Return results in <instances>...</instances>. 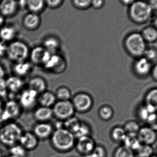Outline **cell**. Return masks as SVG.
<instances>
[{
	"mask_svg": "<svg viewBox=\"0 0 157 157\" xmlns=\"http://www.w3.org/2000/svg\"><path fill=\"white\" fill-rule=\"evenodd\" d=\"M123 145L127 147L131 150L136 152L142 145L137 136H127L123 142Z\"/></svg>",
	"mask_w": 157,
	"mask_h": 157,
	"instance_id": "35",
	"label": "cell"
},
{
	"mask_svg": "<svg viewBox=\"0 0 157 157\" xmlns=\"http://www.w3.org/2000/svg\"><path fill=\"white\" fill-rule=\"evenodd\" d=\"M106 149L101 145H96L92 152L83 157H107Z\"/></svg>",
	"mask_w": 157,
	"mask_h": 157,
	"instance_id": "41",
	"label": "cell"
},
{
	"mask_svg": "<svg viewBox=\"0 0 157 157\" xmlns=\"http://www.w3.org/2000/svg\"><path fill=\"white\" fill-rule=\"evenodd\" d=\"M9 91L6 84L5 78L0 81V98L4 101L8 98Z\"/></svg>",
	"mask_w": 157,
	"mask_h": 157,
	"instance_id": "43",
	"label": "cell"
},
{
	"mask_svg": "<svg viewBox=\"0 0 157 157\" xmlns=\"http://www.w3.org/2000/svg\"><path fill=\"white\" fill-rule=\"evenodd\" d=\"M153 13L147 1L144 0H137L128 6V17L136 25H143L148 23L153 17Z\"/></svg>",
	"mask_w": 157,
	"mask_h": 157,
	"instance_id": "1",
	"label": "cell"
},
{
	"mask_svg": "<svg viewBox=\"0 0 157 157\" xmlns=\"http://www.w3.org/2000/svg\"><path fill=\"white\" fill-rule=\"evenodd\" d=\"M154 152L152 146L142 144L135 154L137 157H151L154 155Z\"/></svg>",
	"mask_w": 157,
	"mask_h": 157,
	"instance_id": "37",
	"label": "cell"
},
{
	"mask_svg": "<svg viewBox=\"0 0 157 157\" xmlns=\"http://www.w3.org/2000/svg\"><path fill=\"white\" fill-rule=\"evenodd\" d=\"M140 33L147 43L157 42V29L152 25L145 26Z\"/></svg>",
	"mask_w": 157,
	"mask_h": 157,
	"instance_id": "26",
	"label": "cell"
},
{
	"mask_svg": "<svg viewBox=\"0 0 157 157\" xmlns=\"http://www.w3.org/2000/svg\"><path fill=\"white\" fill-rule=\"evenodd\" d=\"M6 71L3 65L0 63V81L6 78Z\"/></svg>",
	"mask_w": 157,
	"mask_h": 157,
	"instance_id": "49",
	"label": "cell"
},
{
	"mask_svg": "<svg viewBox=\"0 0 157 157\" xmlns=\"http://www.w3.org/2000/svg\"><path fill=\"white\" fill-rule=\"evenodd\" d=\"M8 148L10 153L9 155L16 157H26L28 152L19 144L14 145Z\"/></svg>",
	"mask_w": 157,
	"mask_h": 157,
	"instance_id": "39",
	"label": "cell"
},
{
	"mask_svg": "<svg viewBox=\"0 0 157 157\" xmlns=\"http://www.w3.org/2000/svg\"><path fill=\"white\" fill-rule=\"evenodd\" d=\"M33 67L34 65L29 60L13 63L12 66L13 75L24 78L32 72Z\"/></svg>",
	"mask_w": 157,
	"mask_h": 157,
	"instance_id": "20",
	"label": "cell"
},
{
	"mask_svg": "<svg viewBox=\"0 0 157 157\" xmlns=\"http://www.w3.org/2000/svg\"><path fill=\"white\" fill-rule=\"evenodd\" d=\"M137 138L143 144L152 146L157 140V132L148 126L141 127Z\"/></svg>",
	"mask_w": 157,
	"mask_h": 157,
	"instance_id": "16",
	"label": "cell"
},
{
	"mask_svg": "<svg viewBox=\"0 0 157 157\" xmlns=\"http://www.w3.org/2000/svg\"><path fill=\"white\" fill-rule=\"evenodd\" d=\"M39 140L32 132H24L19 143L27 151L34 150L37 147Z\"/></svg>",
	"mask_w": 157,
	"mask_h": 157,
	"instance_id": "19",
	"label": "cell"
},
{
	"mask_svg": "<svg viewBox=\"0 0 157 157\" xmlns=\"http://www.w3.org/2000/svg\"><path fill=\"white\" fill-rule=\"evenodd\" d=\"M151 20H152V25L154 26L157 29V14L155 16L153 17Z\"/></svg>",
	"mask_w": 157,
	"mask_h": 157,
	"instance_id": "52",
	"label": "cell"
},
{
	"mask_svg": "<svg viewBox=\"0 0 157 157\" xmlns=\"http://www.w3.org/2000/svg\"><path fill=\"white\" fill-rule=\"evenodd\" d=\"M157 113L155 110L148 105L144 104L139 105L136 109V116L139 120L146 123L150 114Z\"/></svg>",
	"mask_w": 157,
	"mask_h": 157,
	"instance_id": "27",
	"label": "cell"
},
{
	"mask_svg": "<svg viewBox=\"0 0 157 157\" xmlns=\"http://www.w3.org/2000/svg\"></svg>",
	"mask_w": 157,
	"mask_h": 157,
	"instance_id": "60",
	"label": "cell"
},
{
	"mask_svg": "<svg viewBox=\"0 0 157 157\" xmlns=\"http://www.w3.org/2000/svg\"><path fill=\"white\" fill-rule=\"evenodd\" d=\"M136 1L137 0H120L122 4L127 6H130Z\"/></svg>",
	"mask_w": 157,
	"mask_h": 157,
	"instance_id": "51",
	"label": "cell"
},
{
	"mask_svg": "<svg viewBox=\"0 0 157 157\" xmlns=\"http://www.w3.org/2000/svg\"><path fill=\"white\" fill-rule=\"evenodd\" d=\"M144 57L152 63L157 61V48L154 46L147 47Z\"/></svg>",
	"mask_w": 157,
	"mask_h": 157,
	"instance_id": "40",
	"label": "cell"
},
{
	"mask_svg": "<svg viewBox=\"0 0 157 157\" xmlns=\"http://www.w3.org/2000/svg\"><path fill=\"white\" fill-rule=\"evenodd\" d=\"M153 66L152 63L143 56L135 59L132 64L133 72L139 78H146L151 75Z\"/></svg>",
	"mask_w": 157,
	"mask_h": 157,
	"instance_id": "12",
	"label": "cell"
},
{
	"mask_svg": "<svg viewBox=\"0 0 157 157\" xmlns=\"http://www.w3.org/2000/svg\"><path fill=\"white\" fill-rule=\"evenodd\" d=\"M33 116L38 122H48L54 117L52 108L40 106L35 109Z\"/></svg>",
	"mask_w": 157,
	"mask_h": 157,
	"instance_id": "21",
	"label": "cell"
},
{
	"mask_svg": "<svg viewBox=\"0 0 157 157\" xmlns=\"http://www.w3.org/2000/svg\"><path fill=\"white\" fill-rule=\"evenodd\" d=\"M50 139L52 147L57 151L63 153L73 149L76 141L75 135L64 128L54 130Z\"/></svg>",
	"mask_w": 157,
	"mask_h": 157,
	"instance_id": "2",
	"label": "cell"
},
{
	"mask_svg": "<svg viewBox=\"0 0 157 157\" xmlns=\"http://www.w3.org/2000/svg\"><path fill=\"white\" fill-rule=\"evenodd\" d=\"M126 136L127 135L123 126H115L110 132L111 138L115 143H123Z\"/></svg>",
	"mask_w": 157,
	"mask_h": 157,
	"instance_id": "31",
	"label": "cell"
},
{
	"mask_svg": "<svg viewBox=\"0 0 157 157\" xmlns=\"http://www.w3.org/2000/svg\"><path fill=\"white\" fill-rule=\"evenodd\" d=\"M26 8L31 13L40 14L47 6L45 0H26Z\"/></svg>",
	"mask_w": 157,
	"mask_h": 157,
	"instance_id": "28",
	"label": "cell"
},
{
	"mask_svg": "<svg viewBox=\"0 0 157 157\" xmlns=\"http://www.w3.org/2000/svg\"><path fill=\"white\" fill-rule=\"evenodd\" d=\"M55 94L57 101L71 100L72 98L71 91L66 86H61L58 87Z\"/></svg>",
	"mask_w": 157,
	"mask_h": 157,
	"instance_id": "34",
	"label": "cell"
},
{
	"mask_svg": "<svg viewBox=\"0 0 157 157\" xmlns=\"http://www.w3.org/2000/svg\"><path fill=\"white\" fill-rule=\"evenodd\" d=\"M98 113V116L101 120L107 121L113 118L114 110L110 105H103L99 108Z\"/></svg>",
	"mask_w": 157,
	"mask_h": 157,
	"instance_id": "32",
	"label": "cell"
},
{
	"mask_svg": "<svg viewBox=\"0 0 157 157\" xmlns=\"http://www.w3.org/2000/svg\"><path fill=\"white\" fill-rule=\"evenodd\" d=\"M105 3V0H92L91 7L96 10H99L104 6Z\"/></svg>",
	"mask_w": 157,
	"mask_h": 157,
	"instance_id": "46",
	"label": "cell"
},
{
	"mask_svg": "<svg viewBox=\"0 0 157 157\" xmlns=\"http://www.w3.org/2000/svg\"><path fill=\"white\" fill-rule=\"evenodd\" d=\"M71 101L75 112L81 113L88 112L94 104L93 98L89 94L85 92L76 93L71 98Z\"/></svg>",
	"mask_w": 157,
	"mask_h": 157,
	"instance_id": "8",
	"label": "cell"
},
{
	"mask_svg": "<svg viewBox=\"0 0 157 157\" xmlns=\"http://www.w3.org/2000/svg\"><path fill=\"white\" fill-rule=\"evenodd\" d=\"M30 51L25 42L16 39L7 44L6 57L13 63L29 60Z\"/></svg>",
	"mask_w": 157,
	"mask_h": 157,
	"instance_id": "5",
	"label": "cell"
},
{
	"mask_svg": "<svg viewBox=\"0 0 157 157\" xmlns=\"http://www.w3.org/2000/svg\"><path fill=\"white\" fill-rule=\"evenodd\" d=\"M42 46L51 54L59 53L61 43L59 39L54 36H48L42 41Z\"/></svg>",
	"mask_w": 157,
	"mask_h": 157,
	"instance_id": "22",
	"label": "cell"
},
{
	"mask_svg": "<svg viewBox=\"0 0 157 157\" xmlns=\"http://www.w3.org/2000/svg\"><path fill=\"white\" fill-rule=\"evenodd\" d=\"M39 94L28 87H25L18 94L17 100L23 110H30L38 103Z\"/></svg>",
	"mask_w": 157,
	"mask_h": 157,
	"instance_id": "10",
	"label": "cell"
},
{
	"mask_svg": "<svg viewBox=\"0 0 157 157\" xmlns=\"http://www.w3.org/2000/svg\"><path fill=\"white\" fill-rule=\"evenodd\" d=\"M3 124V123L2 122L1 120H0V129H1V127H2V125Z\"/></svg>",
	"mask_w": 157,
	"mask_h": 157,
	"instance_id": "55",
	"label": "cell"
},
{
	"mask_svg": "<svg viewBox=\"0 0 157 157\" xmlns=\"http://www.w3.org/2000/svg\"><path fill=\"white\" fill-rule=\"evenodd\" d=\"M144 103L152 107L157 111V87L152 88L146 93Z\"/></svg>",
	"mask_w": 157,
	"mask_h": 157,
	"instance_id": "29",
	"label": "cell"
},
{
	"mask_svg": "<svg viewBox=\"0 0 157 157\" xmlns=\"http://www.w3.org/2000/svg\"><path fill=\"white\" fill-rule=\"evenodd\" d=\"M151 75L154 80L157 82V63L153 66Z\"/></svg>",
	"mask_w": 157,
	"mask_h": 157,
	"instance_id": "50",
	"label": "cell"
},
{
	"mask_svg": "<svg viewBox=\"0 0 157 157\" xmlns=\"http://www.w3.org/2000/svg\"><path fill=\"white\" fill-rule=\"evenodd\" d=\"M7 44L0 40V59L6 57Z\"/></svg>",
	"mask_w": 157,
	"mask_h": 157,
	"instance_id": "47",
	"label": "cell"
},
{
	"mask_svg": "<svg viewBox=\"0 0 157 157\" xmlns=\"http://www.w3.org/2000/svg\"><path fill=\"white\" fill-rule=\"evenodd\" d=\"M53 116L59 121H66L75 116V109L71 100L57 101L52 107Z\"/></svg>",
	"mask_w": 157,
	"mask_h": 157,
	"instance_id": "7",
	"label": "cell"
},
{
	"mask_svg": "<svg viewBox=\"0 0 157 157\" xmlns=\"http://www.w3.org/2000/svg\"><path fill=\"white\" fill-rule=\"evenodd\" d=\"M81 122L78 117L72 116L63 121V128L75 134L78 131Z\"/></svg>",
	"mask_w": 157,
	"mask_h": 157,
	"instance_id": "33",
	"label": "cell"
},
{
	"mask_svg": "<svg viewBox=\"0 0 157 157\" xmlns=\"http://www.w3.org/2000/svg\"><path fill=\"white\" fill-rule=\"evenodd\" d=\"M134 152L125 146L118 147L113 153V157H135Z\"/></svg>",
	"mask_w": 157,
	"mask_h": 157,
	"instance_id": "36",
	"label": "cell"
},
{
	"mask_svg": "<svg viewBox=\"0 0 157 157\" xmlns=\"http://www.w3.org/2000/svg\"><path fill=\"white\" fill-rule=\"evenodd\" d=\"M4 104V101L2 99L0 98V115L2 111L3 108Z\"/></svg>",
	"mask_w": 157,
	"mask_h": 157,
	"instance_id": "54",
	"label": "cell"
},
{
	"mask_svg": "<svg viewBox=\"0 0 157 157\" xmlns=\"http://www.w3.org/2000/svg\"><path fill=\"white\" fill-rule=\"evenodd\" d=\"M145 124L147 126L157 132V113L150 114Z\"/></svg>",
	"mask_w": 157,
	"mask_h": 157,
	"instance_id": "44",
	"label": "cell"
},
{
	"mask_svg": "<svg viewBox=\"0 0 157 157\" xmlns=\"http://www.w3.org/2000/svg\"><path fill=\"white\" fill-rule=\"evenodd\" d=\"M17 31L11 25H4L0 28V40L8 43L16 39Z\"/></svg>",
	"mask_w": 157,
	"mask_h": 157,
	"instance_id": "25",
	"label": "cell"
},
{
	"mask_svg": "<svg viewBox=\"0 0 157 157\" xmlns=\"http://www.w3.org/2000/svg\"><path fill=\"white\" fill-rule=\"evenodd\" d=\"M144 1H147V0H144Z\"/></svg>",
	"mask_w": 157,
	"mask_h": 157,
	"instance_id": "59",
	"label": "cell"
},
{
	"mask_svg": "<svg viewBox=\"0 0 157 157\" xmlns=\"http://www.w3.org/2000/svg\"><path fill=\"white\" fill-rule=\"evenodd\" d=\"M52 124L49 122H38L33 128L32 132L39 140H46L50 138L54 132Z\"/></svg>",
	"mask_w": 157,
	"mask_h": 157,
	"instance_id": "15",
	"label": "cell"
},
{
	"mask_svg": "<svg viewBox=\"0 0 157 157\" xmlns=\"http://www.w3.org/2000/svg\"><path fill=\"white\" fill-rule=\"evenodd\" d=\"M23 111L17 100H7L4 101L0 120L3 124L15 121L20 117Z\"/></svg>",
	"mask_w": 157,
	"mask_h": 157,
	"instance_id": "6",
	"label": "cell"
},
{
	"mask_svg": "<svg viewBox=\"0 0 157 157\" xmlns=\"http://www.w3.org/2000/svg\"><path fill=\"white\" fill-rule=\"evenodd\" d=\"M51 53L49 52L42 45L35 46L30 49L29 60L34 66H43Z\"/></svg>",
	"mask_w": 157,
	"mask_h": 157,
	"instance_id": "13",
	"label": "cell"
},
{
	"mask_svg": "<svg viewBox=\"0 0 157 157\" xmlns=\"http://www.w3.org/2000/svg\"><path fill=\"white\" fill-rule=\"evenodd\" d=\"M6 84L9 91L8 98L16 99L18 94L25 88V83L24 78L14 75L6 76L5 78Z\"/></svg>",
	"mask_w": 157,
	"mask_h": 157,
	"instance_id": "11",
	"label": "cell"
},
{
	"mask_svg": "<svg viewBox=\"0 0 157 157\" xmlns=\"http://www.w3.org/2000/svg\"><path fill=\"white\" fill-rule=\"evenodd\" d=\"M151 157H157V156L154 155L152 156H151Z\"/></svg>",
	"mask_w": 157,
	"mask_h": 157,
	"instance_id": "58",
	"label": "cell"
},
{
	"mask_svg": "<svg viewBox=\"0 0 157 157\" xmlns=\"http://www.w3.org/2000/svg\"><path fill=\"white\" fill-rule=\"evenodd\" d=\"M123 45L127 53L135 59L144 56L147 47L141 33L136 31L131 32L125 36Z\"/></svg>",
	"mask_w": 157,
	"mask_h": 157,
	"instance_id": "4",
	"label": "cell"
},
{
	"mask_svg": "<svg viewBox=\"0 0 157 157\" xmlns=\"http://www.w3.org/2000/svg\"><path fill=\"white\" fill-rule=\"evenodd\" d=\"M27 87L33 90L39 95L47 90L48 84L43 77L36 76L29 79L27 83Z\"/></svg>",
	"mask_w": 157,
	"mask_h": 157,
	"instance_id": "23",
	"label": "cell"
},
{
	"mask_svg": "<svg viewBox=\"0 0 157 157\" xmlns=\"http://www.w3.org/2000/svg\"><path fill=\"white\" fill-rule=\"evenodd\" d=\"M5 18L0 13V28L4 25Z\"/></svg>",
	"mask_w": 157,
	"mask_h": 157,
	"instance_id": "53",
	"label": "cell"
},
{
	"mask_svg": "<svg viewBox=\"0 0 157 157\" xmlns=\"http://www.w3.org/2000/svg\"><path fill=\"white\" fill-rule=\"evenodd\" d=\"M67 66L65 58L59 53H57L51 54L42 67L48 72L60 74L65 71Z\"/></svg>",
	"mask_w": 157,
	"mask_h": 157,
	"instance_id": "9",
	"label": "cell"
},
{
	"mask_svg": "<svg viewBox=\"0 0 157 157\" xmlns=\"http://www.w3.org/2000/svg\"><path fill=\"white\" fill-rule=\"evenodd\" d=\"M24 132L22 126L15 121L4 123L0 129V144L9 148L18 144Z\"/></svg>",
	"mask_w": 157,
	"mask_h": 157,
	"instance_id": "3",
	"label": "cell"
},
{
	"mask_svg": "<svg viewBox=\"0 0 157 157\" xmlns=\"http://www.w3.org/2000/svg\"><path fill=\"white\" fill-rule=\"evenodd\" d=\"M19 8L17 0H1L0 2V13L5 17L13 16Z\"/></svg>",
	"mask_w": 157,
	"mask_h": 157,
	"instance_id": "17",
	"label": "cell"
},
{
	"mask_svg": "<svg viewBox=\"0 0 157 157\" xmlns=\"http://www.w3.org/2000/svg\"><path fill=\"white\" fill-rule=\"evenodd\" d=\"M41 21L39 14L29 12L23 17L22 25L25 29L29 31H34L40 26Z\"/></svg>",
	"mask_w": 157,
	"mask_h": 157,
	"instance_id": "18",
	"label": "cell"
},
{
	"mask_svg": "<svg viewBox=\"0 0 157 157\" xmlns=\"http://www.w3.org/2000/svg\"><path fill=\"white\" fill-rule=\"evenodd\" d=\"M57 101L55 93L47 90L39 95L38 103L40 106L52 108Z\"/></svg>",
	"mask_w": 157,
	"mask_h": 157,
	"instance_id": "24",
	"label": "cell"
},
{
	"mask_svg": "<svg viewBox=\"0 0 157 157\" xmlns=\"http://www.w3.org/2000/svg\"><path fill=\"white\" fill-rule=\"evenodd\" d=\"M91 133V127L89 124L86 122L81 121L78 131L74 135L76 139H77L84 136H90Z\"/></svg>",
	"mask_w": 157,
	"mask_h": 157,
	"instance_id": "38",
	"label": "cell"
},
{
	"mask_svg": "<svg viewBox=\"0 0 157 157\" xmlns=\"http://www.w3.org/2000/svg\"><path fill=\"white\" fill-rule=\"evenodd\" d=\"M126 135L131 136H137L141 129L139 123L134 120H129L124 123L123 126Z\"/></svg>",
	"mask_w": 157,
	"mask_h": 157,
	"instance_id": "30",
	"label": "cell"
},
{
	"mask_svg": "<svg viewBox=\"0 0 157 157\" xmlns=\"http://www.w3.org/2000/svg\"><path fill=\"white\" fill-rule=\"evenodd\" d=\"M46 6L51 9H57L60 7L64 0H45Z\"/></svg>",
	"mask_w": 157,
	"mask_h": 157,
	"instance_id": "45",
	"label": "cell"
},
{
	"mask_svg": "<svg viewBox=\"0 0 157 157\" xmlns=\"http://www.w3.org/2000/svg\"><path fill=\"white\" fill-rule=\"evenodd\" d=\"M92 0H72V3L75 8L84 10L91 7Z\"/></svg>",
	"mask_w": 157,
	"mask_h": 157,
	"instance_id": "42",
	"label": "cell"
},
{
	"mask_svg": "<svg viewBox=\"0 0 157 157\" xmlns=\"http://www.w3.org/2000/svg\"><path fill=\"white\" fill-rule=\"evenodd\" d=\"M6 157H16L13 156L11 155H8V156H7Z\"/></svg>",
	"mask_w": 157,
	"mask_h": 157,
	"instance_id": "57",
	"label": "cell"
},
{
	"mask_svg": "<svg viewBox=\"0 0 157 157\" xmlns=\"http://www.w3.org/2000/svg\"><path fill=\"white\" fill-rule=\"evenodd\" d=\"M96 146L95 141L90 136L76 139L75 147L79 154L84 156L91 153Z\"/></svg>",
	"mask_w": 157,
	"mask_h": 157,
	"instance_id": "14",
	"label": "cell"
},
{
	"mask_svg": "<svg viewBox=\"0 0 157 157\" xmlns=\"http://www.w3.org/2000/svg\"><path fill=\"white\" fill-rule=\"evenodd\" d=\"M147 2L153 12H157V0H147Z\"/></svg>",
	"mask_w": 157,
	"mask_h": 157,
	"instance_id": "48",
	"label": "cell"
},
{
	"mask_svg": "<svg viewBox=\"0 0 157 157\" xmlns=\"http://www.w3.org/2000/svg\"><path fill=\"white\" fill-rule=\"evenodd\" d=\"M0 157H3L2 154V152L0 151Z\"/></svg>",
	"mask_w": 157,
	"mask_h": 157,
	"instance_id": "56",
	"label": "cell"
}]
</instances>
